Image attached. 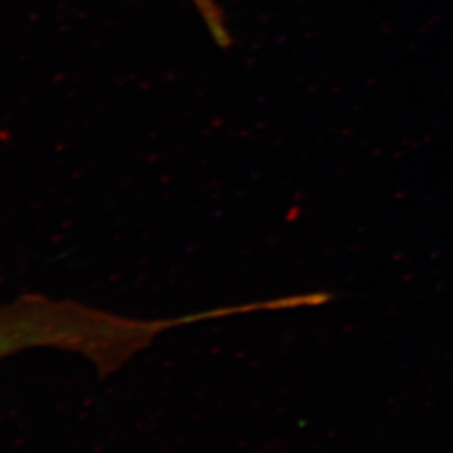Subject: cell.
Masks as SVG:
<instances>
[{"label": "cell", "instance_id": "1", "mask_svg": "<svg viewBox=\"0 0 453 453\" xmlns=\"http://www.w3.org/2000/svg\"><path fill=\"white\" fill-rule=\"evenodd\" d=\"M127 339L126 315L68 297L26 293L0 305V361L31 349H57L106 374L121 362Z\"/></svg>", "mask_w": 453, "mask_h": 453}, {"label": "cell", "instance_id": "2", "mask_svg": "<svg viewBox=\"0 0 453 453\" xmlns=\"http://www.w3.org/2000/svg\"><path fill=\"white\" fill-rule=\"evenodd\" d=\"M193 2L203 18L215 43L221 49L230 48L233 39H231L230 31L226 28V18L219 4L215 0H193Z\"/></svg>", "mask_w": 453, "mask_h": 453}]
</instances>
